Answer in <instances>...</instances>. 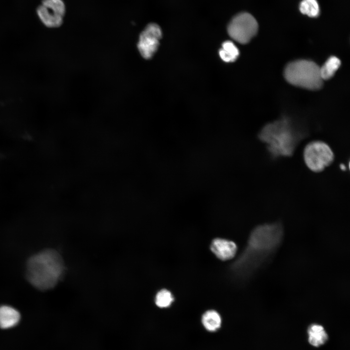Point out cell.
<instances>
[{"label":"cell","instance_id":"cell-3","mask_svg":"<svg viewBox=\"0 0 350 350\" xmlns=\"http://www.w3.org/2000/svg\"><path fill=\"white\" fill-rule=\"evenodd\" d=\"M301 137L285 118L265 125L259 134L260 140L266 144L274 158L292 156Z\"/></svg>","mask_w":350,"mask_h":350},{"label":"cell","instance_id":"cell-7","mask_svg":"<svg viewBox=\"0 0 350 350\" xmlns=\"http://www.w3.org/2000/svg\"><path fill=\"white\" fill-rule=\"evenodd\" d=\"M37 13L45 26L58 27L63 22L65 6L62 0H43L37 8Z\"/></svg>","mask_w":350,"mask_h":350},{"label":"cell","instance_id":"cell-6","mask_svg":"<svg viewBox=\"0 0 350 350\" xmlns=\"http://www.w3.org/2000/svg\"><path fill=\"white\" fill-rule=\"evenodd\" d=\"M258 24L251 14L240 13L234 17L228 26L229 35L241 44H246L256 35Z\"/></svg>","mask_w":350,"mask_h":350},{"label":"cell","instance_id":"cell-16","mask_svg":"<svg viewBox=\"0 0 350 350\" xmlns=\"http://www.w3.org/2000/svg\"><path fill=\"white\" fill-rule=\"evenodd\" d=\"M174 298L172 293L166 289L160 290L156 295L155 303L160 308H167L169 307Z\"/></svg>","mask_w":350,"mask_h":350},{"label":"cell","instance_id":"cell-10","mask_svg":"<svg viewBox=\"0 0 350 350\" xmlns=\"http://www.w3.org/2000/svg\"><path fill=\"white\" fill-rule=\"evenodd\" d=\"M308 340L313 346L319 347L328 340V333L324 327L318 324H312L307 329Z\"/></svg>","mask_w":350,"mask_h":350},{"label":"cell","instance_id":"cell-14","mask_svg":"<svg viewBox=\"0 0 350 350\" xmlns=\"http://www.w3.org/2000/svg\"><path fill=\"white\" fill-rule=\"evenodd\" d=\"M221 58L225 62L235 61L239 55V51L236 45L231 41H226L222 44L219 52Z\"/></svg>","mask_w":350,"mask_h":350},{"label":"cell","instance_id":"cell-4","mask_svg":"<svg viewBox=\"0 0 350 350\" xmlns=\"http://www.w3.org/2000/svg\"><path fill=\"white\" fill-rule=\"evenodd\" d=\"M284 76L290 84L307 89L318 90L323 85L320 67L311 60H297L288 63L284 69Z\"/></svg>","mask_w":350,"mask_h":350},{"label":"cell","instance_id":"cell-8","mask_svg":"<svg viewBox=\"0 0 350 350\" xmlns=\"http://www.w3.org/2000/svg\"><path fill=\"white\" fill-rule=\"evenodd\" d=\"M162 37L160 27L156 23L148 24L140 34L137 44L138 50L145 59L151 58L157 51Z\"/></svg>","mask_w":350,"mask_h":350},{"label":"cell","instance_id":"cell-12","mask_svg":"<svg viewBox=\"0 0 350 350\" xmlns=\"http://www.w3.org/2000/svg\"><path fill=\"white\" fill-rule=\"evenodd\" d=\"M201 322L207 331L215 332L220 328L222 324V318L217 311L214 310H210L203 314Z\"/></svg>","mask_w":350,"mask_h":350},{"label":"cell","instance_id":"cell-5","mask_svg":"<svg viewBox=\"0 0 350 350\" xmlns=\"http://www.w3.org/2000/svg\"><path fill=\"white\" fill-rule=\"evenodd\" d=\"M303 159L311 171L319 173L333 162L334 155L327 143L321 140H314L305 146Z\"/></svg>","mask_w":350,"mask_h":350},{"label":"cell","instance_id":"cell-13","mask_svg":"<svg viewBox=\"0 0 350 350\" xmlns=\"http://www.w3.org/2000/svg\"><path fill=\"white\" fill-rule=\"evenodd\" d=\"M341 65V61L336 56L329 57L323 65L320 67V73L323 80L331 78Z\"/></svg>","mask_w":350,"mask_h":350},{"label":"cell","instance_id":"cell-9","mask_svg":"<svg viewBox=\"0 0 350 350\" xmlns=\"http://www.w3.org/2000/svg\"><path fill=\"white\" fill-rule=\"evenodd\" d=\"M210 249L218 258L222 261H227L234 257L237 251V246L232 241L216 238L211 243Z\"/></svg>","mask_w":350,"mask_h":350},{"label":"cell","instance_id":"cell-17","mask_svg":"<svg viewBox=\"0 0 350 350\" xmlns=\"http://www.w3.org/2000/svg\"><path fill=\"white\" fill-rule=\"evenodd\" d=\"M340 168H341L342 170H344L346 169V167H345V166L344 165H343V164H342V165L340 166Z\"/></svg>","mask_w":350,"mask_h":350},{"label":"cell","instance_id":"cell-15","mask_svg":"<svg viewBox=\"0 0 350 350\" xmlns=\"http://www.w3.org/2000/svg\"><path fill=\"white\" fill-rule=\"evenodd\" d=\"M299 10L302 14L311 18L317 17L320 12L319 6L316 0H302L299 4Z\"/></svg>","mask_w":350,"mask_h":350},{"label":"cell","instance_id":"cell-2","mask_svg":"<svg viewBox=\"0 0 350 350\" xmlns=\"http://www.w3.org/2000/svg\"><path fill=\"white\" fill-rule=\"evenodd\" d=\"M65 270L61 256L56 250L48 249L32 256L27 261L26 277L35 288L44 291L54 288Z\"/></svg>","mask_w":350,"mask_h":350},{"label":"cell","instance_id":"cell-11","mask_svg":"<svg viewBox=\"0 0 350 350\" xmlns=\"http://www.w3.org/2000/svg\"><path fill=\"white\" fill-rule=\"evenodd\" d=\"M19 312L12 307H0V328L7 329L15 326L19 321Z\"/></svg>","mask_w":350,"mask_h":350},{"label":"cell","instance_id":"cell-1","mask_svg":"<svg viewBox=\"0 0 350 350\" xmlns=\"http://www.w3.org/2000/svg\"><path fill=\"white\" fill-rule=\"evenodd\" d=\"M283 235V228L279 222L256 227L234 265L236 273L247 277L268 262L280 246Z\"/></svg>","mask_w":350,"mask_h":350}]
</instances>
